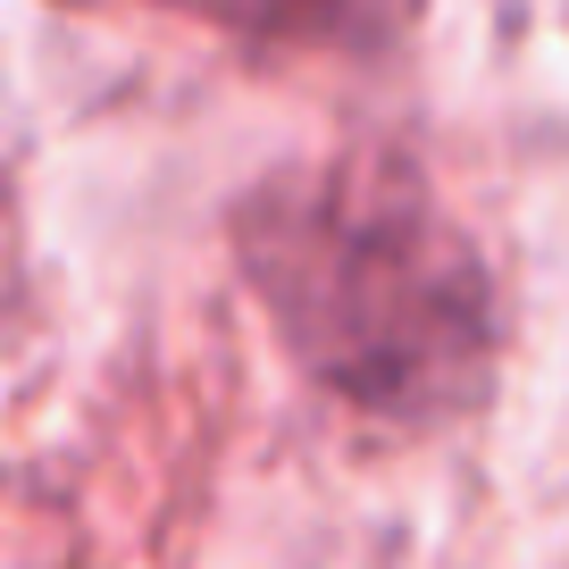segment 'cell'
Returning a JSON list of instances; mask_svg holds the SVG:
<instances>
[{
	"mask_svg": "<svg viewBox=\"0 0 569 569\" xmlns=\"http://www.w3.org/2000/svg\"><path fill=\"white\" fill-rule=\"evenodd\" d=\"M234 277L284 360L377 427H452L495 393L502 284L402 142L268 168L227 210Z\"/></svg>",
	"mask_w": 569,
	"mask_h": 569,
	"instance_id": "6da1fadb",
	"label": "cell"
}]
</instances>
